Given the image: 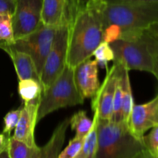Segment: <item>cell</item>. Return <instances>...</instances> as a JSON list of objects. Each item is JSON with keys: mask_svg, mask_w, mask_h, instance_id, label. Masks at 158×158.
Here are the masks:
<instances>
[{"mask_svg": "<svg viewBox=\"0 0 158 158\" xmlns=\"http://www.w3.org/2000/svg\"><path fill=\"white\" fill-rule=\"evenodd\" d=\"M114 61L125 69L147 71L157 75L158 37L149 29L122 31L119 40L110 43Z\"/></svg>", "mask_w": 158, "mask_h": 158, "instance_id": "obj_1", "label": "cell"}, {"mask_svg": "<svg viewBox=\"0 0 158 158\" xmlns=\"http://www.w3.org/2000/svg\"><path fill=\"white\" fill-rule=\"evenodd\" d=\"M103 23L95 6L80 11L69 26L66 64L74 69L91 58L103 42Z\"/></svg>", "mask_w": 158, "mask_h": 158, "instance_id": "obj_2", "label": "cell"}, {"mask_svg": "<svg viewBox=\"0 0 158 158\" xmlns=\"http://www.w3.org/2000/svg\"><path fill=\"white\" fill-rule=\"evenodd\" d=\"M144 149L143 141L131 133L127 122L97 119V144L94 158H134Z\"/></svg>", "mask_w": 158, "mask_h": 158, "instance_id": "obj_3", "label": "cell"}, {"mask_svg": "<svg viewBox=\"0 0 158 158\" xmlns=\"http://www.w3.org/2000/svg\"><path fill=\"white\" fill-rule=\"evenodd\" d=\"M103 28L114 25L122 31L148 29L158 22V3H119L103 2L95 5Z\"/></svg>", "mask_w": 158, "mask_h": 158, "instance_id": "obj_4", "label": "cell"}, {"mask_svg": "<svg viewBox=\"0 0 158 158\" xmlns=\"http://www.w3.org/2000/svg\"><path fill=\"white\" fill-rule=\"evenodd\" d=\"M83 102L74 81V69L66 64L56 80L42 93L37 122L59 108L81 105Z\"/></svg>", "mask_w": 158, "mask_h": 158, "instance_id": "obj_5", "label": "cell"}, {"mask_svg": "<svg viewBox=\"0 0 158 158\" xmlns=\"http://www.w3.org/2000/svg\"><path fill=\"white\" fill-rule=\"evenodd\" d=\"M56 28L45 26L42 23L34 32L22 38L15 40L9 45H3L0 49L8 46L15 50L27 54L35 64L40 77L53 41Z\"/></svg>", "mask_w": 158, "mask_h": 158, "instance_id": "obj_6", "label": "cell"}, {"mask_svg": "<svg viewBox=\"0 0 158 158\" xmlns=\"http://www.w3.org/2000/svg\"><path fill=\"white\" fill-rule=\"evenodd\" d=\"M68 43L69 26H63L56 28L50 50L46 57L40 77L43 91L56 80L66 67Z\"/></svg>", "mask_w": 158, "mask_h": 158, "instance_id": "obj_7", "label": "cell"}, {"mask_svg": "<svg viewBox=\"0 0 158 158\" xmlns=\"http://www.w3.org/2000/svg\"><path fill=\"white\" fill-rule=\"evenodd\" d=\"M43 0H16L12 15L14 39L32 33L42 24Z\"/></svg>", "mask_w": 158, "mask_h": 158, "instance_id": "obj_8", "label": "cell"}, {"mask_svg": "<svg viewBox=\"0 0 158 158\" xmlns=\"http://www.w3.org/2000/svg\"><path fill=\"white\" fill-rule=\"evenodd\" d=\"M123 68L121 64L114 61L112 67L106 69L104 81L92 98L91 107L100 120H110L117 82Z\"/></svg>", "mask_w": 158, "mask_h": 158, "instance_id": "obj_9", "label": "cell"}, {"mask_svg": "<svg viewBox=\"0 0 158 158\" xmlns=\"http://www.w3.org/2000/svg\"><path fill=\"white\" fill-rule=\"evenodd\" d=\"M158 125V94L152 100L140 105H134L128 127L137 139L143 142L145 133Z\"/></svg>", "mask_w": 158, "mask_h": 158, "instance_id": "obj_10", "label": "cell"}, {"mask_svg": "<svg viewBox=\"0 0 158 158\" xmlns=\"http://www.w3.org/2000/svg\"><path fill=\"white\" fill-rule=\"evenodd\" d=\"M77 14L72 0H43L41 19L45 26H69Z\"/></svg>", "mask_w": 158, "mask_h": 158, "instance_id": "obj_11", "label": "cell"}, {"mask_svg": "<svg viewBox=\"0 0 158 158\" xmlns=\"http://www.w3.org/2000/svg\"><path fill=\"white\" fill-rule=\"evenodd\" d=\"M98 68L97 62L89 58L74 68V81L83 99H92L100 88Z\"/></svg>", "mask_w": 158, "mask_h": 158, "instance_id": "obj_12", "label": "cell"}, {"mask_svg": "<svg viewBox=\"0 0 158 158\" xmlns=\"http://www.w3.org/2000/svg\"><path fill=\"white\" fill-rule=\"evenodd\" d=\"M40 102L23 105L19 120L14 129L12 137L24 143L31 147H37L34 137L35 127L37 123V112Z\"/></svg>", "mask_w": 158, "mask_h": 158, "instance_id": "obj_13", "label": "cell"}, {"mask_svg": "<svg viewBox=\"0 0 158 158\" xmlns=\"http://www.w3.org/2000/svg\"><path fill=\"white\" fill-rule=\"evenodd\" d=\"M2 50L7 53L8 55L10 57L15 67L19 81L33 79L41 83L35 64L30 56L26 53L11 49L8 46H5L2 48Z\"/></svg>", "mask_w": 158, "mask_h": 158, "instance_id": "obj_14", "label": "cell"}, {"mask_svg": "<svg viewBox=\"0 0 158 158\" xmlns=\"http://www.w3.org/2000/svg\"><path fill=\"white\" fill-rule=\"evenodd\" d=\"M69 119L66 118L56 127L50 139L46 145L40 148V158H58L62 147L66 139Z\"/></svg>", "mask_w": 158, "mask_h": 158, "instance_id": "obj_15", "label": "cell"}, {"mask_svg": "<svg viewBox=\"0 0 158 158\" xmlns=\"http://www.w3.org/2000/svg\"><path fill=\"white\" fill-rule=\"evenodd\" d=\"M19 94L23 105L33 102H40L43 87L40 82L33 79L19 81Z\"/></svg>", "mask_w": 158, "mask_h": 158, "instance_id": "obj_16", "label": "cell"}, {"mask_svg": "<svg viewBox=\"0 0 158 158\" xmlns=\"http://www.w3.org/2000/svg\"><path fill=\"white\" fill-rule=\"evenodd\" d=\"M10 158H40V147H31L11 136L9 143Z\"/></svg>", "mask_w": 158, "mask_h": 158, "instance_id": "obj_17", "label": "cell"}, {"mask_svg": "<svg viewBox=\"0 0 158 158\" xmlns=\"http://www.w3.org/2000/svg\"><path fill=\"white\" fill-rule=\"evenodd\" d=\"M69 125L72 130L76 132L75 136L86 138L94 125V120L86 116V112L81 110L73 115L69 119Z\"/></svg>", "mask_w": 158, "mask_h": 158, "instance_id": "obj_18", "label": "cell"}, {"mask_svg": "<svg viewBox=\"0 0 158 158\" xmlns=\"http://www.w3.org/2000/svg\"><path fill=\"white\" fill-rule=\"evenodd\" d=\"M94 125L85 138L81 149L74 158H94L97 144V117L94 116Z\"/></svg>", "mask_w": 158, "mask_h": 158, "instance_id": "obj_19", "label": "cell"}, {"mask_svg": "<svg viewBox=\"0 0 158 158\" xmlns=\"http://www.w3.org/2000/svg\"><path fill=\"white\" fill-rule=\"evenodd\" d=\"M134 105V98H133L132 89H131V81H130L129 71L126 69L124 72V76H123L122 116H123V121L127 124Z\"/></svg>", "mask_w": 158, "mask_h": 158, "instance_id": "obj_20", "label": "cell"}, {"mask_svg": "<svg viewBox=\"0 0 158 158\" xmlns=\"http://www.w3.org/2000/svg\"><path fill=\"white\" fill-rule=\"evenodd\" d=\"M125 68H123L120 72V76L117 82L115 93H114V102H113V111L111 119L110 121L114 122H123L122 116V102H123V76H124Z\"/></svg>", "mask_w": 158, "mask_h": 158, "instance_id": "obj_21", "label": "cell"}, {"mask_svg": "<svg viewBox=\"0 0 158 158\" xmlns=\"http://www.w3.org/2000/svg\"><path fill=\"white\" fill-rule=\"evenodd\" d=\"M12 15L0 13V46L14 43Z\"/></svg>", "mask_w": 158, "mask_h": 158, "instance_id": "obj_22", "label": "cell"}, {"mask_svg": "<svg viewBox=\"0 0 158 158\" xmlns=\"http://www.w3.org/2000/svg\"><path fill=\"white\" fill-rule=\"evenodd\" d=\"M93 56L95 57V60L97 62L99 66L101 68L104 67L106 70L109 68L108 63L114 61V54L112 48L110 47L109 43L103 41L94 50Z\"/></svg>", "mask_w": 158, "mask_h": 158, "instance_id": "obj_23", "label": "cell"}, {"mask_svg": "<svg viewBox=\"0 0 158 158\" xmlns=\"http://www.w3.org/2000/svg\"><path fill=\"white\" fill-rule=\"evenodd\" d=\"M23 106L19 107L15 110H11L5 116L4 119V127H3L2 133L11 136V132L15 129L19 120L20 116Z\"/></svg>", "mask_w": 158, "mask_h": 158, "instance_id": "obj_24", "label": "cell"}, {"mask_svg": "<svg viewBox=\"0 0 158 158\" xmlns=\"http://www.w3.org/2000/svg\"><path fill=\"white\" fill-rule=\"evenodd\" d=\"M145 149L153 156H158V125L151 129L148 135L143 136Z\"/></svg>", "mask_w": 158, "mask_h": 158, "instance_id": "obj_25", "label": "cell"}, {"mask_svg": "<svg viewBox=\"0 0 158 158\" xmlns=\"http://www.w3.org/2000/svg\"><path fill=\"white\" fill-rule=\"evenodd\" d=\"M85 138H79L74 136L70 139L67 147L59 154L58 158H74L79 153L83 146Z\"/></svg>", "mask_w": 158, "mask_h": 158, "instance_id": "obj_26", "label": "cell"}, {"mask_svg": "<svg viewBox=\"0 0 158 158\" xmlns=\"http://www.w3.org/2000/svg\"><path fill=\"white\" fill-rule=\"evenodd\" d=\"M102 1L103 0H72V2L78 13L80 11L88 9Z\"/></svg>", "mask_w": 158, "mask_h": 158, "instance_id": "obj_27", "label": "cell"}, {"mask_svg": "<svg viewBox=\"0 0 158 158\" xmlns=\"http://www.w3.org/2000/svg\"><path fill=\"white\" fill-rule=\"evenodd\" d=\"M16 0H0V13L13 15Z\"/></svg>", "mask_w": 158, "mask_h": 158, "instance_id": "obj_28", "label": "cell"}, {"mask_svg": "<svg viewBox=\"0 0 158 158\" xmlns=\"http://www.w3.org/2000/svg\"><path fill=\"white\" fill-rule=\"evenodd\" d=\"M103 2L110 4L119 3H158V0H103Z\"/></svg>", "mask_w": 158, "mask_h": 158, "instance_id": "obj_29", "label": "cell"}, {"mask_svg": "<svg viewBox=\"0 0 158 158\" xmlns=\"http://www.w3.org/2000/svg\"><path fill=\"white\" fill-rule=\"evenodd\" d=\"M10 137L11 136L6 134V133H0V153L8 149Z\"/></svg>", "mask_w": 158, "mask_h": 158, "instance_id": "obj_30", "label": "cell"}, {"mask_svg": "<svg viewBox=\"0 0 158 158\" xmlns=\"http://www.w3.org/2000/svg\"><path fill=\"white\" fill-rule=\"evenodd\" d=\"M134 158H153V156L150 154L149 152L146 149H144L142 151H140Z\"/></svg>", "mask_w": 158, "mask_h": 158, "instance_id": "obj_31", "label": "cell"}, {"mask_svg": "<svg viewBox=\"0 0 158 158\" xmlns=\"http://www.w3.org/2000/svg\"><path fill=\"white\" fill-rule=\"evenodd\" d=\"M148 29L158 37V22H156V23H153L151 26L148 27Z\"/></svg>", "mask_w": 158, "mask_h": 158, "instance_id": "obj_32", "label": "cell"}, {"mask_svg": "<svg viewBox=\"0 0 158 158\" xmlns=\"http://www.w3.org/2000/svg\"><path fill=\"white\" fill-rule=\"evenodd\" d=\"M9 148V147H8ZM0 158H10L9 157V150H6L2 152V153H0Z\"/></svg>", "mask_w": 158, "mask_h": 158, "instance_id": "obj_33", "label": "cell"}, {"mask_svg": "<svg viewBox=\"0 0 158 158\" xmlns=\"http://www.w3.org/2000/svg\"><path fill=\"white\" fill-rule=\"evenodd\" d=\"M157 76H158V60H157V75H156V76H155V77H157Z\"/></svg>", "mask_w": 158, "mask_h": 158, "instance_id": "obj_34", "label": "cell"}, {"mask_svg": "<svg viewBox=\"0 0 158 158\" xmlns=\"http://www.w3.org/2000/svg\"><path fill=\"white\" fill-rule=\"evenodd\" d=\"M153 158H158V156H155V157H153Z\"/></svg>", "mask_w": 158, "mask_h": 158, "instance_id": "obj_35", "label": "cell"}, {"mask_svg": "<svg viewBox=\"0 0 158 158\" xmlns=\"http://www.w3.org/2000/svg\"><path fill=\"white\" fill-rule=\"evenodd\" d=\"M156 78H157V81H158V76H157V77H156Z\"/></svg>", "mask_w": 158, "mask_h": 158, "instance_id": "obj_36", "label": "cell"}]
</instances>
